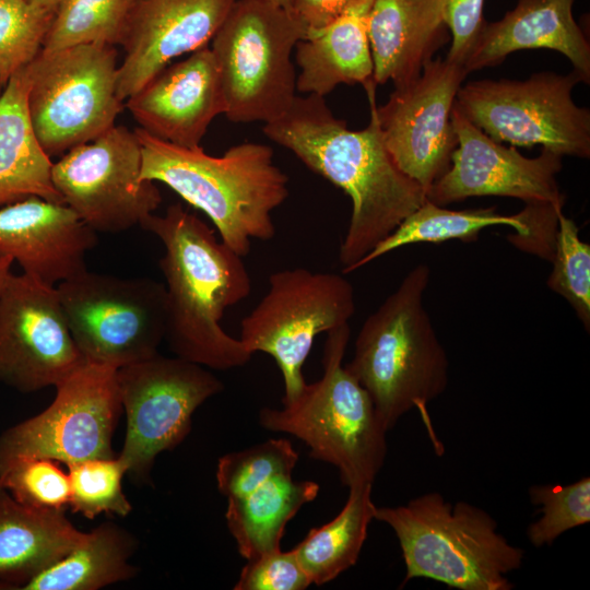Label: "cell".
<instances>
[{
	"mask_svg": "<svg viewBox=\"0 0 590 590\" xmlns=\"http://www.w3.org/2000/svg\"><path fill=\"white\" fill-rule=\"evenodd\" d=\"M364 87L370 119L362 130L349 129L324 97L314 94L296 96L286 113L263 126L271 141L350 197L352 214L339 249L344 274L427 199L426 191L399 168L385 144L376 110V84Z\"/></svg>",
	"mask_w": 590,
	"mask_h": 590,
	"instance_id": "obj_1",
	"label": "cell"
},
{
	"mask_svg": "<svg viewBox=\"0 0 590 590\" xmlns=\"http://www.w3.org/2000/svg\"><path fill=\"white\" fill-rule=\"evenodd\" d=\"M164 246L160 268L165 279L166 335L178 357L226 370L247 364L252 354L220 324L227 308L245 299L251 280L243 257L179 203L140 225Z\"/></svg>",
	"mask_w": 590,
	"mask_h": 590,
	"instance_id": "obj_2",
	"label": "cell"
},
{
	"mask_svg": "<svg viewBox=\"0 0 590 590\" xmlns=\"http://www.w3.org/2000/svg\"><path fill=\"white\" fill-rule=\"evenodd\" d=\"M134 132L142 151L140 179L165 184L202 211L233 251L244 257L251 239L274 237L272 213L288 197V177L269 145L244 142L213 156L200 145H176L141 128Z\"/></svg>",
	"mask_w": 590,
	"mask_h": 590,
	"instance_id": "obj_3",
	"label": "cell"
},
{
	"mask_svg": "<svg viewBox=\"0 0 590 590\" xmlns=\"http://www.w3.org/2000/svg\"><path fill=\"white\" fill-rule=\"evenodd\" d=\"M430 281L426 263L413 267L363 322L345 367L366 389L385 428L416 409L437 452L428 404L449 381V359L424 306Z\"/></svg>",
	"mask_w": 590,
	"mask_h": 590,
	"instance_id": "obj_4",
	"label": "cell"
},
{
	"mask_svg": "<svg viewBox=\"0 0 590 590\" xmlns=\"http://www.w3.org/2000/svg\"><path fill=\"white\" fill-rule=\"evenodd\" d=\"M350 334L349 323L327 332L321 378L258 416L263 428L300 439L311 458L334 465L349 488L373 485L387 456V429L366 389L343 365Z\"/></svg>",
	"mask_w": 590,
	"mask_h": 590,
	"instance_id": "obj_5",
	"label": "cell"
},
{
	"mask_svg": "<svg viewBox=\"0 0 590 590\" xmlns=\"http://www.w3.org/2000/svg\"><path fill=\"white\" fill-rule=\"evenodd\" d=\"M374 519L394 532L405 565L404 582L426 578L459 590H510L511 571L524 551L511 544L496 520L467 502L455 504L437 492L405 505L375 508Z\"/></svg>",
	"mask_w": 590,
	"mask_h": 590,
	"instance_id": "obj_6",
	"label": "cell"
},
{
	"mask_svg": "<svg viewBox=\"0 0 590 590\" xmlns=\"http://www.w3.org/2000/svg\"><path fill=\"white\" fill-rule=\"evenodd\" d=\"M306 32L292 10L235 1L210 47L231 121L267 123L286 113L297 96L291 56Z\"/></svg>",
	"mask_w": 590,
	"mask_h": 590,
	"instance_id": "obj_7",
	"label": "cell"
},
{
	"mask_svg": "<svg viewBox=\"0 0 590 590\" xmlns=\"http://www.w3.org/2000/svg\"><path fill=\"white\" fill-rule=\"evenodd\" d=\"M26 71L28 117L48 156L90 142L115 126L123 103L115 46L40 50Z\"/></svg>",
	"mask_w": 590,
	"mask_h": 590,
	"instance_id": "obj_8",
	"label": "cell"
},
{
	"mask_svg": "<svg viewBox=\"0 0 590 590\" xmlns=\"http://www.w3.org/2000/svg\"><path fill=\"white\" fill-rule=\"evenodd\" d=\"M579 74L538 72L527 80H477L461 85L455 106L492 139L540 145L557 155L590 157V110L573 99Z\"/></svg>",
	"mask_w": 590,
	"mask_h": 590,
	"instance_id": "obj_9",
	"label": "cell"
},
{
	"mask_svg": "<svg viewBox=\"0 0 590 590\" xmlns=\"http://www.w3.org/2000/svg\"><path fill=\"white\" fill-rule=\"evenodd\" d=\"M56 288L86 363L118 369L158 354L166 335L164 284L86 269Z\"/></svg>",
	"mask_w": 590,
	"mask_h": 590,
	"instance_id": "obj_10",
	"label": "cell"
},
{
	"mask_svg": "<svg viewBox=\"0 0 590 590\" xmlns=\"http://www.w3.org/2000/svg\"><path fill=\"white\" fill-rule=\"evenodd\" d=\"M354 312V290L343 275L284 269L269 276L267 293L240 321L238 339L251 354L275 361L285 402L306 385L303 366L316 337L347 324Z\"/></svg>",
	"mask_w": 590,
	"mask_h": 590,
	"instance_id": "obj_11",
	"label": "cell"
},
{
	"mask_svg": "<svg viewBox=\"0 0 590 590\" xmlns=\"http://www.w3.org/2000/svg\"><path fill=\"white\" fill-rule=\"evenodd\" d=\"M116 376L127 416L119 458L127 474L146 482L158 453L187 437L196 410L224 385L204 366L160 354L122 366Z\"/></svg>",
	"mask_w": 590,
	"mask_h": 590,
	"instance_id": "obj_12",
	"label": "cell"
},
{
	"mask_svg": "<svg viewBox=\"0 0 590 590\" xmlns=\"http://www.w3.org/2000/svg\"><path fill=\"white\" fill-rule=\"evenodd\" d=\"M142 151L134 131L114 126L72 148L52 164L51 179L62 201L94 232L119 233L158 208L154 181L141 180Z\"/></svg>",
	"mask_w": 590,
	"mask_h": 590,
	"instance_id": "obj_13",
	"label": "cell"
},
{
	"mask_svg": "<svg viewBox=\"0 0 590 590\" xmlns=\"http://www.w3.org/2000/svg\"><path fill=\"white\" fill-rule=\"evenodd\" d=\"M117 369L86 363L56 386L51 404L0 435V468L19 457L67 467L115 457L111 439L122 413Z\"/></svg>",
	"mask_w": 590,
	"mask_h": 590,
	"instance_id": "obj_14",
	"label": "cell"
},
{
	"mask_svg": "<svg viewBox=\"0 0 590 590\" xmlns=\"http://www.w3.org/2000/svg\"><path fill=\"white\" fill-rule=\"evenodd\" d=\"M85 364L56 286L11 274L0 298V381L34 392L58 386Z\"/></svg>",
	"mask_w": 590,
	"mask_h": 590,
	"instance_id": "obj_15",
	"label": "cell"
},
{
	"mask_svg": "<svg viewBox=\"0 0 590 590\" xmlns=\"http://www.w3.org/2000/svg\"><path fill=\"white\" fill-rule=\"evenodd\" d=\"M467 75L461 64L432 59L415 80L394 87L376 109L390 155L426 193L447 172L457 148L451 113Z\"/></svg>",
	"mask_w": 590,
	"mask_h": 590,
	"instance_id": "obj_16",
	"label": "cell"
},
{
	"mask_svg": "<svg viewBox=\"0 0 590 590\" xmlns=\"http://www.w3.org/2000/svg\"><path fill=\"white\" fill-rule=\"evenodd\" d=\"M451 120L457 148L447 172L428 189L427 200L444 206L471 197L498 196L563 208L565 197L557 182L560 155L542 149L539 156L526 157L515 146L488 137L455 105Z\"/></svg>",
	"mask_w": 590,
	"mask_h": 590,
	"instance_id": "obj_17",
	"label": "cell"
},
{
	"mask_svg": "<svg viewBox=\"0 0 590 590\" xmlns=\"http://www.w3.org/2000/svg\"><path fill=\"white\" fill-rule=\"evenodd\" d=\"M236 0H139L120 45L118 95L122 102L170 61L208 46Z\"/></svg>",
	"mask_w": 590,
	"mask_h": 590,
	"instance_id": "obj_18",
	"label": "cell"
},
{
	"mask_svg": "<svg viewBox=\"0 0 590 590\" xmlns=\"http://www.w3.org/2000/svg\"><path fill=\"white\" fill-rule=\"evenodd\" d=\"M140 128L166 142L199 146L212 120L225 113L219 69L210 47L168 64L126 99Z\"/></svg>",
	"mask_w": 590,
	"mask_h": 590,
	"instance_id": "obj_19",
	"label": "cell"
},
{
	"mask_svg": "<svg viewBox=\"0 0 590 590\" xmlns=\"http://www.w3.org/2000/svg\"><path fill=\"white\" fill-rule=\"evenodd\" d=\"M96 232L60 202L28 197L0 208V256L49 286L86 270Z\"/></svg>",
	"mask_w": 590,
	"mask_h": 590,
	"instance_id": "obj_20",
	"label": "cell"
},
{
	"mask_svg": "<svg viewBox=\"0 0 590 590\" xmlns=\"http://www.w3.org/2000/svg\"><path fill=\"white\" fill-rule=\"evenodd\" d=\"M576 0H517L498 21L485 22L463 63L467 73L499 66L512 52L550 49L564 55L590 83V44L573 15Z\"/></svg>",
	"mask_w": 590,
	"mask_h": 590,
	"instance_id": "obj_21",
	"label": "cell"
},
{
	"mask_svg": "<svg viewBox=\"0 0 590 590\" xmlns=\"http://www.w3.org/2000/svg\"><path fill=\"white\" fill-rule=\"evenodd\" d=\"M448 32L442 0H373L367 35L374 83L397 87L415 80Z\"/></svg>",
	"mask_w": 590,
	"mask_h": 590,
	"instance_id": "obj_22",
	"label": "cell"
},
{
	"mask_svg": "<svg viewBox=\"0 0 590 590\" xmlns=\"http://www.w3.org/2000/svg\"><path fill=\"white\" fill-rule=\"evenodd\" d=\"M373 0H359L296 45V90L324 97L340 84L373 81L367 21Z\"/></svg>",
	"mask_w": 590,
	"mask_h": 590,
	"instance_id": "obj_23",
	"label": "cell"
},
{
	"mask_svg": "<svg viewBox=\"0 0 590 590\" xmlns=\"http://www.w3.org/2000/svg\"><path fill=\"white\" fill-rule=\"evenodd\" d=\"M84 536L66 510L24 506L0 486V589L21 590Z\"/></svg>",
	"mask_w": 590,
	"mask_h": 590,
	"instance_id": "obj_24",
	"label": "cell"
},
{
	"mask_svg": "<svg viewBox=\"0 0 590 590\" xmlns=\"http://www.w3.org/2000/svg\"><path fill=\"white\" fill-rule=\"evenodd\" d=\"M26 67L0 94V206L28 197L63 203L51 179L52 162L40 146L27 111Z\"/></svg>",
	"mask_w": 590,
	"mask_h": 590,
	"instance_id": "obj_25",
	"label": "cell"
},
{
	"mask_svg": "<svg viewBox=\"0 0 590 590\" xmlns=\"http://www.w3.org/2000/svg\"><path fill=\"white\" fill-rule=\"evenodd\" d=\"M319 493L312 481L275 476L250 493L227 498L225 520L246 560L280 550L286 523Z\"/></svg>",
	"mask_w": 590,
	"mask_h": 590,
	"instance_id": "obj_26",
	"label": "cell"
},
{
	"mask_svg": "<svg viewBox=\"0 0 590 590\" xmlns=\"http://www.w3.org/2000/svg\"><path fill=\"white\" fill-rule=\"evenodd\" d=\"M135 538L115 522L85 532L83 540L61 559L36 575L21 590H97L137 575L129 560Z\"/></svg>",
	"mask_w": 590,
	"mask_h": 590,
	"instance_id": "obj_27",
	"label": "cell"
},
{
	"mask_svg": "<svg viewBox=\"0 0 590 590\" xmlns=\"http://www.w3.org/2000/svg\"><path fill=\"white\" fill-rule=\"evenodd\" d=\"M371 486L349 488L346 503L337 517L311 529L293 548L311 585L322 586L356 564L376 508Z\"/></svg>",
	"mask_w": 590,
	"mask_h": 590,
	"instance_id": "obj_28",
	"label": "cell"
},
{
	"mask_svg": "<svg viewBox=\"0 0 590 590\" xmlns=\"http://www.w3.org/2000/svg\"><path fill=\"white\" fill-rule=\"evenodd\" d=\"M496 225L512 227L517 232L515 244L527 232L526 223L520 212L514 215H504L497 213L495 206L456 211L435 204L426 199L390 235L361 259L353 267L352 272L408 245L422 243L440 244L452 239L473 243L477 240L481 231Z\"/></svg>",
	"mask_w": 590,
	"mask_h": 590,
	"instance_id": "obj_29",
	"label": "cell"
},
{
	"mask_svg": "<svg viewBox=\"0 0 590 590\" xmlns=\"http://www.w3.org/2000/svg\"><path fill=\"white\" fill-rule=\"evenodd\" d=\"M139 0H59L45 51L79 44L120 45Z\"/></svg>",
	"mask_w": 590,
	"mask_h": 590,
	"instance_id": "obj_30",
	"label": "cell"
},
{
	"mask_svg": "<svg viewBox=\"0 0 590 590\" xmlns=\"http://www.w3.org/2000/svg\"><path fill=\"white\" fill-rule=\"evenodd\" d=\"M552 272L547 287L573 307L587 332L590 330V245L581 240L579 228L570 217L557 215Z\"/></svg>",
	"mask_w": 590,
	"mask_h": 590,
	"instance_id": "obj_31",
	"label": "cell"
},
{
	"mask_svg": "<svg viewBox=\"0 0 590 590\" xmlns=\"http://www.w3.org/2000/svg\"><path fill=\"white\" fill-rule=\"evenodd\" d=\"M297 461L298 452L285 438L226 453L216 465L217 489L227 498L246 495L275 476L292 474Z\"/></svg>",
	"mask_w": 590,
	"mask_h": 590,
	"instance_id": "obj_32",
	"label": "cell"
},
{
	"mask_svg": "<svg viewBox=\"0 0 590 590\" xmlns=\"http://www.w3.org/2000/svg\"><path fill=\"white\" fill-rule=\"evenodd\" d=\"M69 508L94 519L101 514L128 516L132 505L122 491L127 468L119 456L96 458L68 465Z\"/></svg>",
	"mask_w": 590,
	"mask_h": 590,
	"instance_id": "obj_33",
	"label": "cell"
},
{
	"mask_svg": "<svg viewBox=\"0 0 590 590\" xmlns=\"http://www.w3.org/2000/svg\"><path fill=\"white\" fill-rule=\"evenodd\" d=\"M529 497L541 510V517L527 530L535 547L551 545L563 533L590 522L589 476L567 485H533Z\"/></svg>",
	"mask_w": 590,
	"mask_h": 590,
	"instance_id": "obj_34",
	"label": "cell"
},
{
	"mask_svg": "<svg viewBox=\"0 0 590 590\" xmlns=\"http://www.w3.org/2000/svg\"><path fill=\"white\" fill-rule=\"evenodd\" d=\"M52 17L28 0H0V80L4 85L40 52Z\"/></svg>",
	"mask_w": 590,
	"mask_h": 590,
	"instance_id": "obj_35",
	"label": "cell"
},
{
	"mask_svg": "<svg viewBox=\"0 0 590 590\" xmlns=\"http://www.w3.org/2000/svg\"><path fill=\"white\" fill-rule=\"evenodd\" d=\"M0 486L20 504L44 510L69 508V475L55 460L19 457L0 468Z\"/></svg>",
	"mask_w": 590,
	"mask_h": 590,
	"instance_id": "obj_36",
	"label": "cell"
},
{
	"mask_svg": "<svg viewBox=\"0 0 590 590\" xmlns=\"http://www.w3.org/2000/svg\"><path fill=\"white\" fill-rule=\"evenodd\" d=\"M311 585L293 550L281 548L247 560L235 590H304Z\"/></svg>",
	"mask_w": 590,
	"mask_h": 590,
	"instance_id": "obj_37",
	"label": "cell"
},
{
	"mask_svg": "<svg viewBox=\"0 0 590 590\" xmlns=\"http://www.w3.org/2000/svg\"><path fill=\"white\" fill-rule=\"evenodd\" d=\"M485 0H442L444 19L451 34L446 59L463 67L485 24Z\"/></svg>",
	"mask_w": 590,
	"mask_h": 590,
	"instance_id": "obj_38",
	"label": "cell"
},
{
	"mask_svg": "<svg viewBox=\"0 0 590 590\" xmlns=\"http://www.w3.org/2000/svg\"><path fill=\"white\" fill-rule=\"evenodd\" d=\"M357 1L359 0H293L292 11L304 23L308 32L330 23Z\"/></svg>",
	"mask_w": 590,
	"mask_h": 590,
	"instance_id": "obj_39",
	"label": "cell"
},
{
	"mask_svg": "<svg viewBox=\"0 0 590 590\" xmlns=\"http://www.w3.org/2000/svg\"><path fill=\"white\" fill-rule=\"evenodd\" d=\"M14 261L9 257H1L0 256V298L3 293V290L7 285V282L10 278L11 273V266Z\"/></svg>",
	"mask_w": 590,
	"mask_h": 590,
	"instance_id": "obj_40",
	"label": "cell"
},
{
	"mask_svg": "<svg viewBox=\"0 0 590 590\" xmlns=\"http://www.w3.org/2000/svg\"><path fill=\"white\" fill-rule=\"evenodd\" d=\"M28 1L33 3L35 7L52 14L55 13V10L59 2V0H28Z\"/></svg>",
	"mask_w": 590,
	"mask_h": 590,
	"instance_id": "obj_41",
	"label": "cell"
},
{
	"mask_svg": "<svg viewBox=\"0 0 590 590\" xmlns=\"http://www.w3.org/2000/svg\"><path fill=\"white\" fill-rule=\"evenodd\" d=\"M270 3H273L275 5L282 7L287 10H292L293 7V0H263Z\"/></svg>",
	"mask_w": 590,
	"mask_h": 590,
	"instance_id": "obj_42",
	"label": "cell"
},
{
	"mask_svg": "<svg viewBox=\"0 0 590 590\" xmlns=\"http://www.w3.org/2000/svg\"><path fill=\"white\" fill-rule=\"evenodd\" d=\"M4 86H5V85H4V84L1 82V80H0V94L2 93Z\"/></svg>",
	"mask_w": 590,
	"mask_h": 590,
	"instance_id": "obj_43",
	"label": "cell"
}]
</instances>
